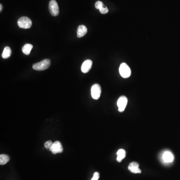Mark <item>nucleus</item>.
<instances>
[{"label": "nucleus", "mask_w": 180, "mask_h": 180, "mask_svg": "<svg viewBox=\"0 0 180 180\" xmlns=\"http://www.w3.org/2000/svg\"><path fill=\"white\" fill-rule=\"evenodd\" d=\"M104 7L103 3L101 1H98L95 4V7L97 9L100 10L103 7Z\"/></svg>", "instance_id": "nucleus-17"}, {"label": "nucleus", "mask_w": 180, "mask_h": 180, "mask_svg": "<svg viewBox=\"0 0 180 180\" xmlns=\"http://www.w3.org/2000/svg\"><path fill=\"white\" fill-rule=\"evenodd\" d=\"M119 72L121 76L124 78H129L131 75V70L130 68L125 63L121 64L119 68Z\"/></svg>", "instance_id": "nucleus-2"}, {"label": "nucleus", "mask_w": 180, "mask_h": 180, "mask_svg": "<svg viewBox=\"0 0 180 180\" xmlns=\"http://www.w3.org/2000/svg\"><path fill=\"white\" fill-rule=\"evenodd\" d=\"M33 48V46L32 45L30 44H26L22 48V52L25 55H29L30 54L31 51Z\"/></svg>", "instance_id": "nucleus-13"}, {"label": "nucleus", "mask_w": 180, "mask_h": 180, "mask_svg": "<svg viewBox=\"0 0 180 180\" xmlns=\"http://www.w3.org/2000/svg\"><path fill=\"white\" fill-rule=\"evenodd\" d=\"M101 94V88L98 84L93 85L91 88V96L95 100H98L100 98Z\"/></svg>", "instance_id": "nucleus-5"}, {"label": "nucleus", "mask_w": 180, "mask_h": 180, "mask_svg": "<svg viewBox=\"0 0 180 180\" xmlns=\"http://www.w3.org/2000/svg\"><path fill=\"white\" fill-rule=\"evenodd\" d=\"M139 167V164L137 162H133L129 164L128 170L133 173H141V170Z\"/></svg>", "instance_id": "nucleus-8"}, {"label": "nucleus", "mask_w": 180, "mask_h": 180, "mask_svg": "<svg viewBox=\"0 0 180 180\" xmlns=\"http://www.w3.org/2000/svg\"><path fill=\"white\" fill-rule=\"evenodd\" d=\"M2 8H3V7H2V4H1L0 5V11H2Z\"/></svg>", "instance_id": "nucleus-21"}, {"label": "nucleus", "mask_w": 180, "mask_h": 180, "mask_svg": "<svg viewBox=\"0 0 180 180\" xmlns=\"http://www.w3.org/2000/svg\"><path fill=\"white\" fill-rule=\"evenodd\" d=\"M87 28L84 25H80L78 27L77 30V37L82 38L87 33Z\"/></svg>", "instance_id": "nucleus-11"}, {"label": "nucleus", "mask_w": 180, "mask_h": 180, "mask_svg": "<svg viewBox=\"0 0 180 180\" xmlns=\"http://www.w3.org/2000/svg\"><path fill=\"white\" fill-rule=\"evenodd\" d=\"M100 12L101 14H106L108 13L109 12V10H108V8L107 7L104 6L100 10Z\"/></svg>", "instance_id": "nucleus-18"}, {"label": "nucleus", "mask_w": 180, "mask_h": 180, "mask_svg": "<svg viewBox=\"0 0 180 180\" xmlns=\"http://www.w3.org/2000/svg\"><path fill=\"white\" fill-rule=\"evenodd\" d=\"M49 11L53 16H57L59 14V8L55 0H51L49 5Z\"/></svg>", "instance_id": "nucleus-4"}, {"label": "nucleus", "mask_w": 180, "mask_h": 180, "mask_svg": "<svg viewBox=\"0 0 180 180\" xmlns=\"http://www.w3.org/2000/svg\"><path fill=\"white\" fill-rule=\"evenodd\" d=\"M50 150L53 154H59L63 152V148L61 142L57 141L53 143V145Z\"/></svg>", "instance_id": "nucleus-7"}, {"label": "nucleus", "mask_w": 180, "mask_h": 180, "mask_svg": "<svg viewBox=\"0 0 180 180\" xmlns=\"http://www.w3.org/2000/svg\"><path fill=\"white\" fill-rule=\"evenodd\" d=\"M93 62L91 60H87L85 61L81 67V71L84 73H87L91 69Z\"/></svg>", "instance_id": "nucleus-9"}, {"label": "nucleus", "mask_w": 180, "mask_h": 180, "mask_svg": "<svg viewBox=\"0 0 180 180\" xmlns=\"http://www.w3.org/2000/svg\"><path fill=\"white\" fill-rule=\"evenodd\" d=\"M10 157L6 154H1L0 155V165H4L9 162Z\"/></svg>", "instance_id": "nucleus-15"}, {"label": "nucleus", "mask_w": 180, "mask_h": 180, "mask_svg": "<svg viewBox=\"0 0 180 180\" xmlns=\"http://www.w3.org/2000/svg\"><path fill=\"white\" fill-rule=\"evenodd\" d=\"M91 180H98V179H97L96 178L93 177L92 178V179H91Z\"/></svg>", "instance_id": "nucleus-20"}, {"label": "nucleus", "mask_w": 180, "mask_h": 180, "mask_svg": "<svg viewBox=\"0 0 180 180\" xmlns=\"http://www.w3.org/2000/svg\"><path fill=\"white\" fill-rule=\"evenodd\" d=\"M53 143L51 141H48L44 144V147L47 149H50L53 145Z\"/></svg>", "instance_id": "nucleus-16"}, {"label": "nucleus", "mask_w": 180, "mask_h": 180, "mask_svg": "<svg viewBox=\"0 0 180 180\" xmlns=\"http://www.w3.org/2000/svg\"><path fill=\"white\" fill-rule=\"evenodd\" d=\"M51 65V61L49 59H45L40 62L37 63L33 66V69L36 71H43L47 69Z\"/></svg>", "instance_id": "nucleus-1"}, {"label": "nucleus", "mask_w": 180, "mask_h": 180, "mask_svg": "<svg viewBox=\"0 0 180 180\" xmlns=\"http://www.w3.org/2000/svg\"><path fill=\"white\" fill-rule=\"evenodd\" d=\"M117 160L118 162H121L126 157V151L124 149H120L117 153Z\"/></svg>", "instance_id": "nucleus-12"}, {"label": "nucleus", "mask_w": 180, "mask_h": 180, "mask_svg": "<svg viewBox=\"0 0 180 180\" xmlns=\"http://www.w3.org/2000/svg\"><path fill=\"white\" fill-rule=\"evenodd\" d=\"M163 159L165 163H171L174 160V156L170 152H165L163 155Z\"/></svg>", "instance_id": "nucleus-10"}, {"label": "nucleus", "mask_w": 180, "mask_h": 180, "mask_svg": "<svg viewBox=\"0 0 180 180\" xmlns=\"http://www.w3.org/2000/svg\"><path fill=\"white\" fill-rule=\"evenodd\" d=\"M11 50L10 47H6L3 51V53L2 54V58L4 59H8L11 55Z\"/></svg>", "instance_id": "nucleus-14"}, {"label": "nucleus", "mask_w": 180, "mask_h": 180, "mask_svg": "<svg viewBox=\"0 0 180 180\" xmlns=\"http://www.w3.org/2000/svg\"><path fill=\"white\" fill-rule=\"evenodd\" d=\"M18 25L20 28L29 29L32 26V21L28 17H21L18 21Z\"/></svg>", "instance_id": "nucleus-3"}, {"label": "nucleus", "mask_w": 180, "mask_h": 180, "mask_svg": "<svg viewBox=\"0 0 180 180\" xmlns=\"http://www.w3.org/2000/svg\"><path fill=\"white\" fill-rule=\"evenodd\" d=\"M128 99L124 96L120 97L117 101V106L118 107V110L120 112H123L124 111L127 105Z\"/></svg>", "instance_id": "nucleus-6"}, {"label": "nucleus", "mask_w": 180, "mask_h": 180, "mask_svg": "<svg viewBox=\"0 0 180 180\" xmlns=\"http://www.w3.org/2000/svg\"><path fill=\"white\" fill-rule=\"evenodd\" d=\"M93 177H94L96 178L97 179H99V178H100V174H99L98 172H95V173L94 174Z\"/></svg>", "instance_id": "nucleus-19"}]
</instances>
